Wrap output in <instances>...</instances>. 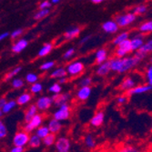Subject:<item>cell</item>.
Wrapping results in <instances>:
<instances>
[{"mask_svg":"<svg viewBox=\"0 0 152 152\" xmlns=\"http://www.w3.org/2000/svg\"><path fill=\"white\" fill-rule=\"evenodd\" d=\"M142 59L137 56L132 57H127V58H112L108 59L110 63V67L111 71L118 72V73H124L127 72L135 66H137L140 63Z\"/></svg>","mask_w":152,"mask_h":152,"instance_id":"1","label":"cell"},{"mask_svg":"<svg viewBox=\"0 0 152 152\" xmlns=\"http://www.w3.org/2000/svg\"><path fill=\"white\" fill-rule=\"evenodd\" d=\"M137 18V16L133 12H129L126 14H121V15H118L115 18V21L118 25L119 27H125L130 24H132Z\"/></svg>","mask_w":152,"mask_h":152,"instance_id":"2","label":"cell"},{"mask_svg":"<svg viewBox=\"0 0 152 152\" xmlns=\"http://www.w3.org/2000/svg\"><path fill=\"white\" fill-rule=\"evenodd\" d=\"M30 136L29 133H27L24 130H20L17 132L13 137V144L16 147H22L24 148L26 145L29 143Z\"/></svg>","mask_w":152,"mask_h":152,"instance_id":"3","label":"cell"},{"mask_svg":"<svg viewBox=\"0 0 152 152\" xmlns=\"http://www.w3.org/2000/svg\"><path fill=\"white\" fill-rule=\"evenodd\" d=\"M42 122H43V116L40 115V114H37L29 122H27V123L25 124L23 130L27 132V133H30V132L34 131L35 129L37 130L38 128L41 127V125H42Z\"/></svg>","mask_w":152,"mask_h":152,"instance_id":"4","label":"cell"},{"mask_svg":"<svg viewBox=\"0 0 152 152\" xmlns=\"http://www.w3.org/2000/svg\"><path fill=\"white\" fill-rule=\"evenodd\" d=\"M69 117H70V107L67 104L59 107L53 114V118L58 121L66 120Z\"/></svg>","mask_w":152,"mask_h":152,"instance_id":"5","label":"cell"},{"mask_svg":"<svg viewBox=\"0 0 152 152\" xmlns=\"http://www.w3.org/2000/svg\"><path fill=\"white\" fill-rule=\"evenodd\" d=\"M84 64L81 61H73L66 66V72L69 76L75 77L84 71Z\"/></svg>","mask_w":152,"mask_h":152,"instance_id":"6","label":"cell"},{"mask_svg":"<svg viewBox=\"0 0 152 152\" xmlns=\"http://www.w3.org/2000/svg\"><path fill=\"white\" fill-rule=\"evenodd\" d=\"M131 51H132L131 42H130V39H128L117 47L115 54L117 58H126L127 55Z\"/></svg>","mask_w":152,"mask_h":152,"instance_id":"7","label":"cell"},{"mask_svg":"<svg viewBox=\"0 0 152 152\" xmlns=\"http://www.w3.org/2000/svg\"><path fill=\"white\" fill-rule=\"evenodd\" d=\"M51 98L53 99L54 105L59 107L63 105L67 104V102L69 101V99L71 98V96L69 93H60V94L52 95Z\"/></svg>","mask_w":152,"mask_h":152,"instance_id":"8","label":"cell"},{"mask_svg":"<svg viewBox=\"0 0 152 152\" xmlns=\"http://www.w3.org/2000/svg\"><path fill=\"white\" fill-rule=\"evenodd\" d=\"M56 149L58 152H69L70 150V141L67 137H60L56 141Z\"/></svg>","mask_w":152,"mask_h":152,"instance_id":"9","label":"cell"},{"mask_svg":"<svg viewBox=\"0 0 152 152\" xmlns=\"http://www.w3.org/2000/svg\"><path fill=\"white\" fill-rule=\"evenodd\" d=\"M52 104H54L52 98H51V96H40V98L36 102V106L37 107V108L39 110H42V111L48 109L51 107Z\"/></svg>","mask_w":152,"mask_h":152,"instance_id":"10","label":"cell"},{"mask_svg":"<svg viewBox=\"0 0 152 152\" xmlns=\"http://www.w3.org/2000/svg\"><path fill=\"white\" fill-rule=\"evenodd\" d=\"M115 152H147L143 148L133 145V144H124L119 146Z\"/></svg>","mask_w":152,"mask_h":152,"instance_id":"11","label":"cell"},{"mask_svg":"<svg viewBox=\"0 0 152 152\" xmlns=\"http://www.w3.org/2000/svg\"><path fill=\"white\" fill-rule=\"evenodd\" d=\"M130 42H131V48H132V51H139L142 46L145 44L144 43V37L142 34H139L135 36L133 38L130 39Z\"/></svg>","mask_w":152,"mask_h":152,"instance_id":"12","label":"cell"},{"mask_svg":"<svg viewBox=\"0 0 152 152\" xmlns=\"http://www.w3.org/2000/svg\"><path fill=\"white\" fill-rule=\"evenodd\" d=\"M118 27L119 26L115 20H107L102 25V29L106 33H109V34L116 33L118 30Z\"/></svg>","mask_w":152,"mask_h":152,"instance_id":"13","label":"cell"},{"mask_svg":"<svg viewBox=\"0 0 152 152\" xmlns=\"http://www.w3.org/2000/svg\"><path fill=\"white\" fill-rule=\"evenodd\" d=\"M152 89V88L148 84V85H140V86H137L134 88L129 90L127 92L128 96H134V95H140L144 93H148Z\"/></svg>","mask_w":152,"mask_h":152,"instance_id":"14","label":"cell"},{"mask_svg":"<svg viewBox=\"0 0 152 152\" xmlns=\"http://www.w3.org/2000/svg\"><path fill=\"white\" fill-rule=\"evenodd\" d=\"M27 45H28V41H27L26 39H25V38H21V39L18 40L17 42L12 46L11 50L14 53L18 54V53L22 52L27 47Z\"/></svg>","mask_w":152,"mask_h":152,"instance_id":"15","label":"cell"},{"mask_svg":"<svg viewBox=\"0 0 152 152\" xmlns=\"http://www.w3.org/2000/svg\"><path fill=\"white\" fill-rule=\"evenodd\" d=\"M105 119V114L103 111H98L90 119V124L93 127H100Z\"/></svg>","mask_w":152,"mask_h":152,"instance_id":"16","label":"cell"},{"mask_svg":"<svg viewBox=\"0 0 152 152\" xmlns=\"http://www.w3.org/2000/svg\"><path fill=\"white\" fill-rule=\"evenodd\" d=\"M110 71H111V67H110L109 61L107 60V62L101 65H99L98 68H96V74L99 77H104V76H107Z\"/></svg>","mask_w":152,"mask_h":152,"instance_id":"17","label":"cell"},{"mask_svg":"<svg viewBox=\"0 0 152 152\" xmlns=\"http://www.w3.org/2000/svg\"><path fill=\"white\" fill-rule=\"evenodd\" d=\"M90 94H91V88L90 87L79 88V89L77 91V98L81 101H84L89 98Z\"/></svg>","mask_w":152,"mask_h":152,"instance_id":"18","label":"cell"},{"mask_svg":"<svg viewBox=\"0 0 152 152\" xmlns=\"http://www.w3.org/2000/svg\"><path fill=\"white\" fill-rule=\"evenodd\" d=\"M135 87H137V86H136V82H135V80H134L132 77H129L124 78V80L122 81L121 85H120V88H121L122 90L127 91V92H128L129 90L134 88Z\"/></svg>","mask_w":152,"mask_h":152,"instance_id":"19","label":"cell"},{"mask_svg":"<svg viewBox=\"0 0 152 152\" xmlns=\"http://www.w3.org/2000/svg\"><path fill=\"white\" fill-rule=\"evenodd\" d=\"M48 127V129L50 130V133L56 135L57 133H58L60 131V129L62 128V125H61L60 121L55 119V118H52L51 120H49Z\"/></svg>","mask_w":152,"mask_h":152,"instance_id":"20","label":"cell"},{"mask_svg":"<svg viewBox=\"0 0 152 152\" xmlns=\"http://www.w3.org/2000/svg\"><path fill=\"white\" fill-rule=\"evenodd\" d=\"M96 61L99 65H101L105 62H107V51L105 48H100L96 53Z\"/></svg>","mask_w":152,"mask_h":152,"instance_id":"21","label":"cell"},{"mask_svg":"<svg viewBox=\"0 0 152 152\" xmlns=\"http://www.w3.org/2000/svg\"><path fill=\"white\" fill-rule=\"evenodd\" d=\"M80 27L78 26H73L71 28L67 29L65 34H64V37L66 40H71L74 39L75 37H77L79 34H80Z\"/></svg>","mask_w":152,"mask_h":152,"instance_id":"22","label":"cell"},{"mask_svg":"<svg viewBox=\"0 0 152 152\" xmlns=\"http://www.w3.org/2000/svg\"><path fill=\"white\" fill-rule=\"evenodd\" d=\"M37 107L33 104L31 106H29V107L27 108V110L26 111V114H25V122L27 123V122H29L36 115H37Z\"/></svg>","mask_w":152,"mask_h":152,"instance_id":"23","label":"cell"},{"mask_svg":"<svg viewBox=\"0 0 152 152\" xmlns=\"http://www.w3.org/2000/svg\"><path fill=\"white\" fill-rule=\"evenodd\" d=\"M17 100H9L6 103V105L0 108V117H3L4 114H7L9 113L11 110L16 107L17 105Z\"/></svg>","mask_w":152,"mask_h":152,"instance_id":"24","label":"cell"},{"mask_svg":"<svg viewBox=\"0 0 152 152\" xmlns=\"http://www.w3.org/2000/svg\"><path fill=\"white\" fill-rule=\"evenodd\" d=\"M67 75V72H66V68H64V67H58L57 69H55L50 77H53V78H58V79H60V78H63V77H66Z\"/></svg>","mask_w":152,"mask_h":152,"instance_id":"25","label":"cell"},{"mask_svg":"<svg viewBox=\"0 0 152 152\" xmlns=\"http://www.w3.org/2000/svg\"><path fill=\"white\" fill-rule=\"evenodd\" d=\"M49 134H50V130L48 126H41L36 130V135L39 137L41 140H44Z\"/></svg>","mask_w":152,"mask_h":152,"instance_id":"26","label":"cell"},{"mask_svg":"<svg viewBox=\"0 0 152 152\" xmlns=\"http://www.w3.org/2000/svg\"><path fill=\"white\" fill-rule=\"evenodd\" d=\"M129 32H126V31L120 33L119 35H118V36L114 38V40H113V44H114L115 46L118 47L119 44H121L122 42H124V41L128 40V39H129Z\"/></svg>","mask_w":152,"mask_h":152,"instance_id":"27","label":"cell"},{"mask_svg":"<svg viewBox=\"0 0 152 152\" xmlns=\"http://www.w3.org/2000/svg\"><path fill=\"white\" fill-rule=\"evenodd\" d=\"M32 99V96L29 93H23L22 95H20L18 99H17V103L20 106L26 105Z\"/></svg>","mask_w":152,"mask_h":152,"instance_id":"28","label":"cell"},{"mask_svg":"<svg viewBox=\"0 0 152 152\" xmlns=\"http://www.w3.org/2000/svg\"><path fill=\"white\" fill-rule=\"evenodd\" d=\"M53 49V45L51 43H47L45 44L42 48H40V50L38 51V57L42 58V57H46L47 55H48Z\"/></svg>","mask_w":152,"mask_h":152,"instance_id":"29","label":"cell"},{"mask_svg":"<svg viewBox=\"0 0 152 152\" xmlns=\"http://www.w3.org/2000/svg\"><path fill=\"white\" fill-rule=\"evenodd\" d=\"M139 30L142 34L152 32V20H149V21H147V22L142 23L140 26V27H139Z\"/></svg>","mask_w":152,"mask_h":152,"instance_id":"30","label":"cell"},{"mask_svg":"<svg viewBox=\"0 0 152 152\" xmlns=\"http://www.w3.org/2000/svg\"><path fill=\"white\" fill-rule=\"evenodd\" d=\"M41 142H42V140H41L39 137H37L36 134H34L30 136L28 146L31 148H37L41 145Z\"/></svg>","mask_w":152,"mask_h":152,"instance_id":"31","label":"cell"},{"mask_svg":"<svg viewBox=\"0 0 152 152\" xmlns=\"http://www.w3.org/2000/svg\"><path fill=\"white\" fill-rule=\"evenodd\" d=\"M84 143H85L86 147L88 148H94L96 147V140L91 134L86 135L85 139H84Z\"/></svg>","mask_w":152,"mask_h":152,"instance_id":"32","label":"cell"},{"mask_svg":"<svg viewBox=\"0 0 152 152\" xmlns=\"http://www.w3.org/2000/svg\"><path fill=\"white\" fill-rule=\"evenodd\" d=\"M49 13H50V9H39L34 15V19L40 20V19L46 18L47 16H48Z\"/></svg>","mask_w":152,"mask_h":152,"instance_id":"33","label":"cell"},{"mask_svg":"<svg viewBox=\"0 0 152 152\" xmlns=\"http://www.w3.org/2000/svg\"><path fill=\"white\" fill-rule=\"evenodd\" d=\"M56 141H57V139H56V135L55 134H52L50 133L48 137H46L45 139L43 140V143L49 147V146H52L53 144H56Z\"/></svg>","mask_w":152,"mask_h":152,"instance_id":"34","label":"cell"},{"mask_svg":"<svg viewBox=\"0 0 152 152\" xmlns=\"http://www.w3.org/2000/svg\"><path fill=\"white\" fill-rule=\"evenodd\" d=\"M21 69H22V67H21V66L15 67L14 69H12L11 71H9L8 73H7V74L5 75V80H6V81L10 80L11 78H13L15 76H17V75L21 71Z\"/></svg>","mask_w":152,"mask_h":152,"instance_id":"35","label":"cell"},{"mask_svg":"<svg viewBox=\"0 0 152 152\" xmlns=\"http://www.w3.org/2000/svg\"><path fill=\"white\" fill-rule=\"evenodd\" d=\"M62 88H61V85L59 84L58 82H56V83H54V84H52L49 88H48V91L51 92L53 95L55 94H60Z\"/></svg>","mask_w":152,"mask_h":152,"instance_id":"36","label":"cell"},{"mask_svg":"<svg viewBox=\"0 0 152 152\" xmlns=\"http://www.w3.org/2000/svg\"><path fill=\"white\" fill-rule=\"evenodd\" d=\"M147 9H148V7H147L146 5H139V6H137V7H134L132 12L135 14L136 16L137 15H142V14L146 13Z\"/></svg>","mask_w":152,"mask_h":152,"instance_id":"37","label":"cell"},{"mask_svg":"<svg viewBox=\"0 0 152 152\" xmlns=\"http://www.w3.org/2000/svg\"><path fill=\"white\" fill-rule=\"evenodd\" d=\"M92 84V78L90 77H87L79 80L78 86L80 88H85V87H89Z\"/></svg>","mask_w":152,"mask_h":152,"instance_id":"38","label":"cell"},{"mask_svg":"<svg viewBox=\"0 0 152 152\" xmlns=\"http://www.w3.org/2000/svg\"><path fill=\"white\" fill-rule=\"evenodd\" d=\"M37 79H38V77L35 73H28L26 76V82L30 83V84H32V85L35 84V83H37Z\"/></svg>","mask_w":152,"mask_h":152,"instance_id":"39","label":"cell"},{"mask_svg":"<svg viewBox=\"0 0 152 152\" xmlns=\"http://www.w3.org/2000/svg\"><path fill=\"white\" fill-rule=\"evenodd\" d=\"M43 89V86L41 83H35V84H33L31 87H30V91L31 93H34V94H38L40 93L41 91H42Z\"/></svg>","mask_w":152,"mask_h":152,"instance_id":"40","label":"cell"},{"mask_svg":"<svg viewBox=\"0 0 152 152\" xmlns=\"http://www.w3.org/2000/svg\"><path fill=\"white\" fill-rule=\"evenodd\" d=\"M11 85L14 88H20L24 86V81L21 78H15L12 80Z\"/></svg>","mask_w":152,"mask_h":152,"instance_id":"41","label":"cell"},{"mask_svg":"<svg viewBox=\"0 0 152 152\" xmlns=\"http://www.w3.org/2000/svg\"><path fill=\"white\" fill-rule=\"evenodd\" d=\"M55 66V62L54 61H47L45 63H43L42 65L40 66V69L46 71V70H49Z\"/></svg>","mask_w":152,"mask_h":152,"instance_id":"42","label":"cell"},{"mask_svg":"<svg viewBox=\"0 0 152 152\" xmlns=\"http://www.w3.org/2000/svg\"><path fill=\"white\" fill-rule=\"evenodd\" d=\"M7 129L4 124V122L1 121L0 122V137L4 139L5 137H7Z\"/></svg>","mask_w":152,"mask_h":152,"instance_id":"43","label":"cell"},{"mask_svg":"<svg viewBox=\"0 0 152 152\" xmlns=\"http://www.w3.org/2000/svg\"><path fill=\"white\" fill-rule=\"evenodd\" d=\"M146 77L148 82V85L152 88V64L148 67L147 72H146Z\"/></svg>","mask_w":152,"mask_h":152,"instance_id":"44","label":"cell"},{"mask_svg":"<svg viewBox=\"0 0 152 152\" xmlns=\"http://www.w3.org/2000/svg\"><path fill=\"white\" fill-rule=\"evenodd\" d=\"M52 7V4L50 1H47V0H44L40 4H39V9H49Z\"/></svg>","mask_w":152,"mask_h":152,"instance_id":"45","label":"cell"},{"mask_svg":"<svg viewBox=\"0 0 152 152\" xmlns=\"http://www.w3.org/2000/svg\"><path fill=\"white\" fill-rule=\"evenodd\" d=\"M74 54H75V49L71 48H69V49H67V50L64 53L63 58H64L65 59H68V58H70Z\"/></svg>","mask_w":152,"mask_h":152,"instance_id":"46","label":"cell"},{"mask_svg":"<svg viewBox=\"0 0 152 152\" xmlns=\"http://www.w3.org/2000/svg\"><path fill=\"white\" fill-rule=\"evenodd\" d=\"M23 33V29H16V30H14L11 34H10V37L12 39H16L18 37H19Z\"/></svg>","mask_w":152,"mask_h":152,"instance_id":"47","label":"cell"},{"mask_svg":"<svg viewBox=\"0 0 152 152\" xmlns=\"http://www.w3.org/2000/svg\"><path fill=\"white\" fill-rule=\"evenodd\" d=\"M128 100V98H127V96H119L118 98L117 99V102L119 104V105H122L124 103H126Z\"/></svg>","mask_w":152,"mask_h":152,"instance_id":"48","label":"cell"},{"mask_svg":"<svg viewBox=\"0 0 152 152\" xmlns=\"http://www.w3.org/2000/svg\"><path fill=\"white\" fill-rule=\"evenodd\" d=\"M10 152H24V148H22V147H16V146H14V147L11 148Z\"/></svg>","mask_w":152,"mask_h":152,"instance_id":"49","label":"cell"},{"mask_svg":"<svg viewBox=\"0 0 152 152\" xmlns=\"http://www.w3.org/2000/svg\"><path fill=\"white\" fill-rule=\"evenodd\" d=\"M90 38H91L90 36H87V37H83V38L80 40V44H81V45H82V44H85L86 42H88V41Z\"/></svg>","mask_w":152,"mask_h":152,"instance_id":"50","label":"cell"},{"mask_svg":"<svg viewBox=\"0 0 152 152\" xmlns=\"http://www.w3.org/2000/svg\"><path fill=\"white\" fill-rule=\"evenodd\" d=\"M9 36V33L8 32H4L0 35V40H4L5 38H7V37Z\"/></svg>","mask_w":152,"mask_h":152,"instance_id":"51","label":"cell"},{"mask_svg":"<svg viewBox=\"0 0 152 152\" xmlns=\"http://www.w3.org/2000/svg\"><path fill=\"white\" fill-rule=\"evenodd\" d=\"M7 102V101L6 100L5 98H1V99H0V108H2V107L6 105Z\"/></svg>","mask_w":152,"mask_h":152,"instance_id":"52","label":"cell"},{"mask_svg":"<svg viewBox=\"0 0 152 152\" xmlns=\"http://www.w3.org/2000/svg\"><path fill=\"white\" fill-rule=\"evenodd\" d=\"M66 82V77H63V78H60L58 79V83L61 85V84H65V83Z\"/></svg>","mask_w":152,"mask_h":152,"instance_id":"53","label":"cell"},{"mask_svg":"<svg viewBox=\"0 0 152 152\" xmlns=\"http://www.w3.org/2000/svg\"><path fill=\"white\" fill-rule=\"evenodd\" d=\"M91 2L93 4H100V3H102V0H92Z\"/></svg>","mask_w":152,"mask_h":152,"instance_id":"54","label":"cell"},{"mask_svg":"<svg viewBox=\"0 0 152 152\" xmlns=\"http://www.w3.org/2000/svg\"><path fill=\"white\" fill-rule=\"evenodd\" d=\"M50 2H51L52 5H53V4H54V5H57V4H58L60 1H59V0H51Z\"/></svg>","mask_w":152,"mask_h":152,"instance_id":"55","label":"cell"},{"mask_svg":"<svg viewBox=\"0 0 152 152\" xmlns=\"http://www.w3.org/2000/svg\"><path fill=\"white\" fill-rule=\"evenodd\" d=\"M147 42H148L149 44H151V45H152V38H150V39H148V40L147 41Z\"/></svg>","mask_w":152,"mask_h":152,"instance_id":"56","label":"cell"},{"mask_svg":"<svg viewBox=\"0 0 152 152\" xmlns=\"http://www.w3.org/2000/svg\"><path fill=\"white\" fill-rule=\"evenodd\" d=\"M150 147H151V149H152V137H151V140H150Z\"/></svg>","mask_w":152,"mask_h":152,"instance_id":"57","label":"cell"},{"mask_svg":"<svg viewBox=\"0 0 152 152\" xmlns=\"http://www.w3.org/2000/svg\"><path fill=\"white\" fill-rule=\"evenodd\" d=\"M150 62H151V64H152V56H151V58H150Z\"/></svg>","mask_w":152,"mask_h":152,"instance_id":"58","label":"cell"},{"mask_svg":"<svg viewBox=\"0 0 152 152\" xmlns=\"http://www.w3.org/2000/svg\"><path fill=\"white\" fill-rule=\"evenodd\" d=\"M151 132H152V125H151Z\"/></svg>","mask_w":152,"mask_h":152,"instance_id":"59","label":"cell"}]
</instances>
